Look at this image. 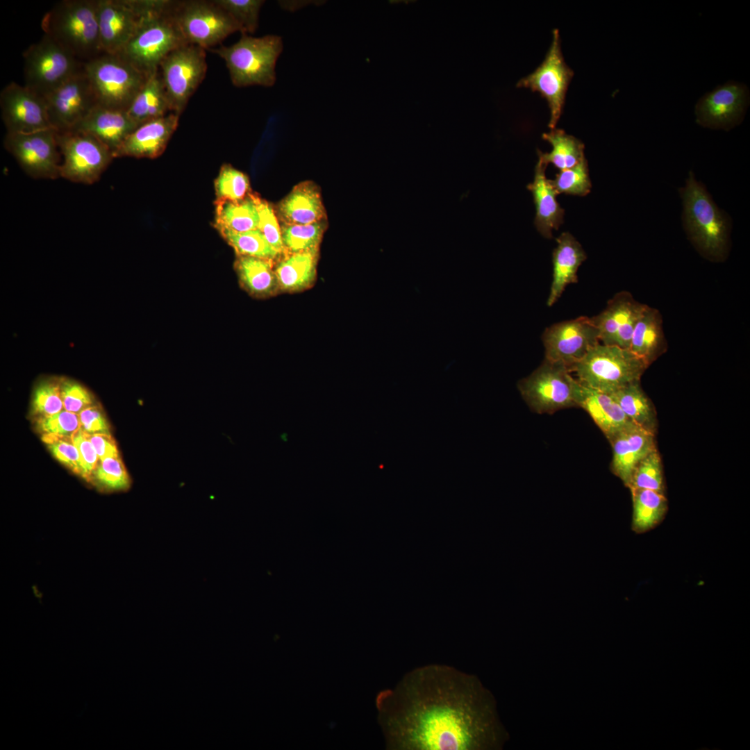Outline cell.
Wrapping results in <instances>:
<instances>
[{
    "label": "cell",
    "mask_w": 750,
    "mask_h": 750,
    "mask_svg": "<svg viewBox=\"0 0 750 750\" xmlns=\"http://www.w3.org/2000/svg\"><path fill=\"white\" fill-rule=\"evenodd\" d=\"M392 750H500L509 739L492 692L473 674L431 664L376 698Z\"/></svg>",
    "instance_id": "cell-1"
},
{
    "label": "cell",
    "mask_w": 750,
    "mask_h": 750,
    "mask_svg": "<svg viewBox=\"0 0 750 750\" xmlns=\"http://www.w3.org/2000/svg\"><path fill=\"white\" fill-rule=\"evenodd\" d=\"M678 193L683 206L682 224L689 240L706 259L724 260L731 245V216L717 205L692 171L684 185L678 188Z\"/></svg>",
    "instance_id": "cell-2"
},
{
    "label": "cell",
    "mask_w": 750,
    "mask_h": 750,
    "mask_svg": "<svg viewBox=\"0 0 750 750\" xmlns=\"http://www.w3.org/2000/svg\"><path fill=\"white\" fill-rule=\"evenodd\" d=\"M41 28L78 60L88 61L102 53L98 0L60 1L44 15Z\"/></svg>",
    "instance_id": "cell-3"
},
{
    "label": "cell",
    "mask_w": 750,
    "mask_h": 750,
    "mask_svg": "<svg viewBox=\"0 0 750 750\" xmlns=\"http://www.w3.org/2000/svg\"><path fill=\"white\" fill-rule=\"evenodd\" d=\"M169 0H155L136 33L116 54L149 76L164 58L186 44L174 19Z\"/></svg>",
    "instance_id": "cell-4"
},
{
    "label": "cell",
    "mask_w": 750,
    "mask_h": 750,
    "mask_svg": "<svg viewBox=\"0 0 750 750\" xmlns=\"http://www.w3.org/2000/svg\"><path fill=\"white\" fill-rule=\"evenodd\" d=\"M283 47L278 35L256 38L241 34L235 43L210 50L224 60L235 87H271L276 82V63Z\"/></svg>",
    "instance_id": "cell-5"
},
{
    "label": "cell",
    "mask_w": 750,
    "mask_h": 750,
    "mask_svg": "<svg viewBox=\"0 0 750 750\" xmlns=\"http://www.w3.org/2000/svg\"><path fill=\"white\" fill-rule=\"evenodd\" d=\"M649 365L629 349L599 343L574 367L583 385L611 394L640 381Z\"/></svg>",
    "instance_id": "cell-6"
},
{
    "label": "cell",
    "mask_w": 750,
    "mask_h": 750,
    "mask_svg": "<svg viewBox=\"0 0 750 750\" xmlns=\"http://www.w3.org/2000/svg\"><path fill=\"white\" fill-rule=\"evenodd\" d=\"M99 106L127 110L148 76L116 55L101 53L83 63Z\"/></svg>",
    "instance_id": "cell-7"
},
{
    "label": "cell",
    "mask_w": 750,
    "mask_h": 750,
    "mask_svg": "<svg viewBox=\"0 0 750 750\" xmlns=\"http://www.w3.org/2000/svg\"><path fill=\"white\" fill-rule=\"evenodd\" d=\"M24 85L46 98L83 69L78 60L47 35L24 52Z\"/></svg>",
    "instance_id": "cell-8"
},
{
    "label": "cell",
    "mask_w": 750,
    "mask_h": 750,
    "mask_svg": "<svg viewBox=\"0 0 750 750\" xmlns=\"http://www.w3.org/2000/svg\"><path fill=\"white\" fill-rule=\"evenodd\" d=\"M172 12L186 42L206 50L240 31L234 19L215 0L172 1Z\"/></svg>",
    "instance_id": "cell-9"
},
{
    "label": "cell",
    "mask_w": 750,
    "mask_h": 750,
    "mask_svg": "<svg viewBox=\"0 0 750 750\" xmlns=\"http://www.w3.org/2000/svg\"><path fill=\"white\" fill-rule=\"evenodd\" d=\"M206 49L186 43L169 52L159 71L171 112L179 115L203 81L207 72Z\"/></svg>",
    "instance_id": "cell-10"
},
{
    "label": "cell",
    "mask_w": 750,
    "mask_h": 750,
    "mask_svg": "<svg viewBox=\"0 0 750 750\" xmlns=\"http://www.w3.org/2000/svg\"><path fill=\"white\" fill-rule=\"evenodd\" d=\"M58 133L62 160L60 177L73 183L92 185L115 158L111 151L92 135L78 131Z\"/></svg>",
    "instance_id": "cell-11"
},
{
    "label": "cell",
    "mask_w": 750,
    "mask_h": 750,
    "mask_svg": "<svg viewBox=\"0 0 750 750\" xmlns=\"http://www.w3.org/2000/svg\"><path fill=\"white\" fill-rule=\"evenodd\" d=\"M57 135L53 128L28 133H6L3 147L28 176L54 180L60 177L62 162Z\"/></svg>",
    "instance_id": "cell-12"
},
{
    "label": "cell",
    "mask_w": 750,
    "mask_h": 750,
    "mask_svg": "<svg viewBox=\"0 0 750 750\" xmlns=\"http://www.w3.org/2000/svg\"><path fill=\"white\" fill-rule=\"evenodd\" d=\"M574 379L565 367L544 360L531 375L519 381L518 388L532 410L551 414L576 406Z\"/></svg>",
    "instance_id": "cell-13"
},
{
    "label": "cell",
    "mask_w": 750,
    "mask_h": 750,
    "mask_svg": "<svg viewBox=\"0 0 750 750\" xmlns=\"http://www.w3.org/2000/svg\"><path fill=\"white\" fill-rule=\"evenodd\" d=\"M574 76L573 70L567 65L560 47L558 29L553 31L550 47L542 63L531 74L521 78L517 87H524L538 92L544 98L550 109L548 126L556 128L562 114L565 95Z\"/></svg>",
    "instance_id": "cell-14"
},
{
    "label": "cell",
    "mask_w": 750,
    "mask_h": 750,
    "mask_svg": "<svg viewBox=\"0 0 750 750\" xmlns=\"http://www.w3.org/2000/svg\"><path fill=\"white\" fill-rule=\"evenodd\" d=\"M545 360L565 367L570 372L586 353L600 343L592 318L581 316L553 324L542 335Z\"/></svg>",
    "instance_id": "cell-15"
},
{
    "label": "cell",
    "mask_w": 750,
    "mask_h": 750,
    "mask_svg": "<svg viewBox=\"0 0 750 750\" xmlns=\"http://www.w3.org/2000/svg\"><path fill=\"white\" fill-rule=\"evenodd\" d=\"M155 0H98L102 53L116 55L136 33Z\"/></svg>",
    "instance_id": "cell-16"
},
{
    "label": "cell",
    "mask_w": 750,
    "mask_h": 750,
    "mask_svg": "<svg viewBox=\"0 0 750 750\" xmlns=\"http://www.w3.org/2000/svg\"><path fill=\"white\" fill-rule=\"evenodd\" d=\"M44 99L51 126L58 133L72 130L99 105L83 69Z\"/></svg>",
    "instance_id": "cell-17"
},
{
    "label": "cell",
    "mask_w": 750,
    "mask_h": 750,
    "mask_svg": "<svg viewBox=\"0 0 750 750\" xmlns=\"http://www.w3.org/2000/svg\"><path fill=\"white\" fill-rule=\"evenodd\" d=\"M1 119L8 133H28L52 128L44 98L15 82L0 92Z\"/></svg>",
    "instance_id": "cell-18"
},
{
    "label": "cell",
    "mask_w": 750,
    "mask_h": 750,
    "mask_svg": "<svg viewBox=\"0 0 750 750\" xmlns=\"http://www.w3.org/2000/svg\"><path fill=\"white\" fill-rule=\"evenodd\" d=\"M749 103L747 85L729 81L698 101L695 106L696 122L705 128L728 131L742 122Z\"/></svg>",
    "instance_id": "cell-19"
},
{
    "label": "cell",
    "mask_w": 750,
    "mask_h": 750,
    "mask_svg": "<svg viewBox=\"0 0 750 750\" xmlns=\"http://www.w3.org/2000/svg\"><path fill=\"white\" fill-rule=\"evenodd\" d=\"M647 307L628 292L617 293L600 314L591 317L600 343L628 349L634 326Z\"/></svg>",
    "instance_id": "cell-20"
},
{
    "label": "cell",
    "mask_w": 750,
    "mask_h": 750,
    "mask_svg": "<svg viewBox=\"0 0 750 750\" xmlns=\"http://www.w3.org/2000/svg\"><path fill=\"white\" fill-rule=\"evenodd\" d=\"M179 117V115L169 112L138 126L123 142L115 153V158H158L164 152L176 131Z\"/></svg>",
    "instance_id": "cell-21"
},
{
    "label": "cell",
    "mask_w": 750,
    "mask_h": 750,
    "mask_svg": "<svg viewBox=\"0 0 750 750\" xmlns=\"http://www.w3.org/2000/svg\"><path fill=\"white\" fill-rule=\"evenodd\" d=\"M573 390L576 406L590 415L608 441L634 425L610 394L586 386L575 378Z\"/></svg>",
    "instance_id": "cell-22"
},
{
    "label": "cell",
    "mask_w": 750,
    "mask_h": 750,
    "mask_svg": "<svg viewBox=\"0 0 750 750\" xmlns=\"http://www.w3.org/2000/svg\"><path fill=\"white\" fill-rule=\"evenodd\" d=\"M609 442L612 449V472L627 487L638 464L657 449L655 434L634 424Z\"/></svg>",
    "instance_id": "cell-23"
},
{
    "label": "cell",
    "mask_w": 750,
    "mask_h": 750,
    "mask_svg": "<svg viewBox=\"0 0 750 750\" xmlns=\"http://www.w3.org/2000/svg\"><path fill=\"white\" fill-rule=\"evenodd\" d=\"M137 127L126 110L98 105L71 131H82L92 135L104 144L114 156L123 142Z\"/></svg>",
    "instance_id": "cell-24"
},
{
    "label": "cell",
    "mask_w": 750,
    "mask_h": 750,
    "mask_svg": "<svg viewBox=\"0 0 750 750\" xmlns=\"http://www.w3.org/2000/svg\"><path fill=\"white\" fill-rule=\"evenodd\" d=\"M276 213L281 224H308L326 219L320 190L310 181L295 185L278 203Z\"/></svg>",
    "instance_id": "cell-25"
},
{
    "label": "cell",
    "mask_w": 750,
    "mask_h": 750,
    "mask_svg": "<svg viewBox=\"0 0 750 750\" xmlns=\"http://www.w3.org/2000/svg\"><path fill=\"white\" fill-rule=\"evenodd\" d=\"M557 247L553 252V279L547 304L552 306L560 297L567 285L578 281L577 272L586 260L581 244L568 232L556 238Z\"/></svg>",
    "instance_id": "cell-26"
},
{
    "label": "cell",
    "mask_w": 750,
    "mask_h": 750,
    "mask_svg": "<svg viewBox=\"0 0 750 750\" xmlns=\"http://www.w3.org/2000/svg\"><path fill=\"white\" fill-rule=\"evenodd\" d=\"M547 167L538 161L534 180L527 188L533 194L535 206V226L543 237L549 239L553 238V230L558 229L563 223L565 210L558 203L556 198L558 194L546 177Z\"/></svg>",
    "instance_id": "cell-27"
},
{
    "label": "cell",
    "mask_w": 750,
    "mask_h": 750,
    "mask_svg": "<svg viewBox=\"0 0 750 750\" xmlns=\"http://www.w3.org/2000/svg\"><path fill=\"white\" fill-rule=\"evenodd\" d=\"M319 249L286 253L274 263V273L279 290L295 292L309 288L317 274Z\"/></svg>",
    "instance_id": "cell-28"
},
{
    "label": "cell",
    "mask_w": 750,
    "mask_h": 750,
    "mask_svg": "<svg viewBox=\"0 0 750 750\" xmlns=\"http://www.w3.org/2000/svg\"><path fill=\"white\" fill-rule=\"evenodd\" d=\"M665 347L661 315L647 306L634 326L628 349L649 365Z\"/></svg>",
    "instance_id": "cell-29"
},
{
    "label": "cell",
    "mask_w": 750,
    "mask_h": 750,
    "mask_svg": "<svg viewBox=\"0 0 750 750\" xmlns=\"http://www.w3.org/2000/svg\"><path fill=\"white\" fill-rule=\"evenodd\" d=\"M126 112L138 126L171 112L159 69L148 77Z\"/></svg>",
    "instance_id": "cell-30"
},
{
    "label": "cell",
    "mask_w": 750,
    "mask_h": 750,
    "mask_svg": "<svg viewBox=\"0 0 750 750\" xmlns=\"http://www.w3.org/2000/svg\"><path fill=\"white\" fill-rule=\"evenodd\" d=\"M274 260L238 256L235 267L242 286L258 297L275 294L278 288L274 273Z\"/></svg>",
    "instance_id": "cell-31"
},
{
    "label": "cell",
    "mask_w": 750,
    "mask_h": 750,
    "mask_svg": "<svg viewBox=\"0 0 750 750\" xmlns=\"http://www.w3.org/2000/svg\"><path fill=\"white\" fill-rule=\"evenodd\" d=\"M610 394L633 424L655 434L657 428L656 410L643 391L640 381L629 383Z\"/></svg>",
    "instance_id": "cell-32"
},
{
    "label": "cell",
    "mask_w": 750,
    "mask_h": 750,
    "mask_svg": "<svg viewBox=\"0 0 750 750\" xmlns=\"http://www.w3.org/2000/svg\"><path fill=\"white\" fill-rule=\"evenodd\" d=\"M252 193L238 201L216 199L215 227L236 233L258 229L259 217Z\"/></svg>",
    "instance_id": "cell-33"
},
{
    "label": "cell",
    "mask_w": 750,
    "mask_h": 750,
    "mask_svg": "<svg viewBox=\"0 0 750 750\" xmlns=\"http://www.w3.org/2000/svg\"><path fill=\"white\" fill-rule=\"evenodd\" d=\"M542 138L552 146L550 152L538 150V160L546 166L551 163L559 170L569 169L585 158L584 144L562 129H551L549 133L542 134Z\"/></svg>",
    "instance_id": "cell-34"
},
{
    "label": "cell",
    "mask_w": 750,
    "mask_h": 750,
    "mask_svg": "<svg viewBox=\"0 0 750 750\" xmlns=\"http://www.w3.org/2000/svg\"><path fill=\"white\" fill-rule=\"evenodd\" d=\"M631 492L633 506L632 530L643 533L654 528L667 513L665 495L647 489H635Z\"/></svg>",
    "instance_id": "cell-35"
},
{
    "label": "cell",
    "mask_w": 750,
    "mask_h": 750,
    "mask_svg": "<svg viewBox=\"0 0 750 750\" xmlns=\"http://www.w3.org/2000/svg\"><path fill=\"white\" fill-rule=\"evenodd\" d=\"M222 238L235 251L238 256H251L276 261L281 255L267 242L263 234L255 229L236 233L217 228Z\"/></svg>",
    "instance_id": "cell-36"
},
{
    "label": "cell",
    "mask_w": 750,
    "mask_h": 750,
    "mask_svg": "<svg viewBox=\"0 0 750 750\" xmlns=\"http://www.w3.org/2000/svg\"><path fill=\"white\" fill-rule=\"evenodd\" d=\"M280 225L286 254L319 249L327 222L326 219L308 224Z\"/></svg>",
    "instance_id": "cell-37"
},
{
    "label": "cell",
    "mask_w": 750,
    "mask_h": 750,
    "mask_svg": "<svg viewBox=\"0 0 750 750\" xmlns=\"http://www.w3.org/2000/svg\"><path fill=\"white\" fill-rule=\"evenodd\" d=\"M627 488L630 490L647 489L665 494L662 465L657 449L650 452L638 464Z\"/></svg>",
    "instance_id": "cell-38"
},
{
    "label": "cell",
    "mask_w": 750,
    "mask_h": 750,
    "mask_svg": "<svg viewBox=\"0 0 750 750\" xmlns=\"http://www.w3.org/2000/svg\"><path fill=\"white\" fill-rule=\"evenodd\" d=\"M214 183L217 199L238 201L252 192L248 176L228 164L222 166Z\"/></svg>",
    "instance_id": "cell-39"
},
{
    "label": "cell",
    "mask_w": 750,
    "mask_h": 750,
    "mask_svg": "<svg viewBox=\"0 0 750 750\" xmlns=\"http://www.w3.org/2000/svg\"><path fill=\"white\" fill-rule=\"evenodd\" d=\"M550 182L558 194L587 195L591 191L592 183L586 158L571 168L559 170Z\"/></svg>",
    "instance_id": "cell-40"
},
{
    "label": "cell",
    "mask_w": 750,
    "mask_h": 750,
    "mask_svg": "<svg viewBox=\"0 0 750 750\" xmlns=\"http://www.w3.org/2000/svg\"><path fill=\"white\" fill-rule=\"evenodd\" d=\"M91 481L108 491H125L131 485L130 476L119 456L99 461Z\"/></svg>",
    "instance_id": "cell-41"
},
{
    "label": "cell",
    "mask_w": 750,
    "mask_h": 750,
    "mask_svg": "<svg viewBox=\"0 0 750 750\" xmlns=\"http://www.w3.org/2000/svg\"><path fill=\"white\" fill-rule=\"evenodd\" d=\"M236 22L241 34H253L258 26L262 0H215Z\"/></svg>",
    "instance_id": "cell-42"
},
{
    "label": "cell",
    "mask_w": 750,
    "mask_h": 750,
    "mask_svg": "<svg viewBox=\"0 0 750 750\" xmlns=\"http://www.w3.org/2000/svg\"><path fill=\"white\" fill-rule=\"evenodd\" d=\"M32 406L33 412L40 417L51 415L63 410L60 378L40 381L33 391Z\"/></svg>",
    "instance_id": "cell-43"
},
{
    "label": "cell",
    "mask_w": 750,
    "mask_h": 750,
    "mask_svg": "<svg viewBox=\"0 0 750 750\" xmlns=\"http://www.w3.org/2000/svg\"><path fill=\"white\" fill-rule=\"evenodd\" d=\"M252 197L259 217L258 229L263 234L270 245L283 256L285 251L281 238V225L274 208L270 203L260 197L257 194L252 193Z\"/></svg>",
    "instance_id": "cell-44"
},
{
    "label": "cell",
    "mask_w": 750,
    "mask_h": 750,
    "mask_svg": "<svg viewBox=\"0 0 750 750\" xmlns=\"http://www.w3.org/2000/svg\"><path fill=\"white\" fill-rule=\"evenodd\" d=\"M37 424L43 435L62 437L72 436L81 427L78 415L65 409L51 415L40 417Z\"/></svg>",
    "instance_id": "cell-45"
},
{
    "label": "cell",
    "mask_w": 750,
    "mask_h": 750,
    "mask_svg": "<svg viewBox=\"0 0 750 750\" xmlns=\"http://www.w3.org/2000/svg\"><path fill=\"white\" fill-rule=\"evenodd\" d=\"M42 440L58 461L82 476L79 454L72 436L62 437L44 434Z\"/></svg>",
    "instance_id": "cell-46"
},
{
    "label": "cell",
    "mask_w": 750,
    "mask_h": 750,
    "mask_svg": "<svg viewBox=\"0 0 750 750\" xmlns=\"http://www.w3.org/2000/svg\"><path fill=\"white\" fill-rule=\"evenodd\" d=\"M60 395L64 409L79 414L92 406L93 398L89 390L81 383L67 378H60Z\"/></svg>",
    "instance_id": "cell-47"
},
{
    "label": "cell",
    "mask_w": 750,
    "mask_h": 750,
    "mask_svg": "<svg viewBox=\"0 0 750 750\" xmlns=\"http://www.w3.org/2000/svg\"><path fill=\"white\" fill-rule=\"evenodd\" d=\"M80 458L82 477L91 481L92 475L99 462V457L90 440L88 433L80 428L72 436Z\"/></svg>",
    "instance_id": "cell-48"
},
{
    "label": "cell",
    "mask_w": 750,
    "mask_h": 750,
    "mask_svg": "<svg viewBox=\"0 0 750 750\" xmlns=\"http://www.w3.org/2000/svg\"><path fill=\"white\" fill-rule=\"evenodd\" d=\"M78 415L81 428L90 435L109 433V426L102 411L90 406Z\"/></svg>",
    "instance_id": "cell-49"
},
{
    "label": "cell",
    "mask_w": 750,
    "mask_h": 750,
    "mask_svg": "<svg viewBox=\"0 0 750 750\" xmlns=\"http://www.w3.org/2000/svg\"><path fill=\"white\" fill-rule=\"evenodd\" d=\"M88 435L99 457V461L107 458L119 456L115 441L110 433Z\"/></svg>",
    "instance_id": "cell-50"
}]
</instances>
